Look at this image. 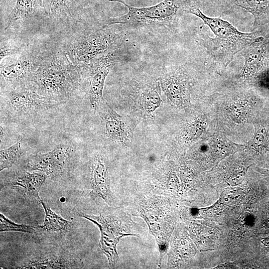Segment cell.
Returning <instances> with one entry per match:
<instances>
[{
	"mask_svg": "<svg viewBox=\"0 0 269 269\" xmlns=\"http://www.w3.org/2000/svg\"><path fill=\"white\" fill-rule=\"evenodd\" d=\"M82 68L74 65L61 50L43 51L31 82L40 95L52 99L67 98L78 88Z\"/></svg>",
	"mask_w": 269,
	"mask_h": 269,
	"instance_id": "cell-1",
	"label": "cell"
},
{
	"mask_svg": "<svg viewBox=\"0 0 269 269\" xmlns=\"http://www.w3.org/2000/svg\"><path fill=\"white\" fill-rule=\"evenodd\" d=\"M205 128L204 122L201 120H197L190 125L188 134L191 138L199 136L204 132Z\"/></svg>",
	"mask_w": 269,
	"mask_h": 269,
	"instance_id": "cell-27",
	"label": "cell"
},
{
	"mask_svg": "<svg viewBox=\"0 0 269 269\" xmlns=\"http://www.w3.org/2000/svg\"><path fill=\"white\" fill-rule=\"evenodd\" d=\"M119 50L118 48L97 57L84 67L89 70L88 95L91 107L94 109L97 108L103 99L105 81L111 70L120 60Z\"/></svg>",
	"mask_w": 269,
	"mask_h": 269,
	"instance_id": "cell-7",
	"label": "cell"
},
{
	"mask_svg": "<svg viewBox=\"0 0 269 269\" xmlns=\"http://www.w3.org/2000/svg\"><path fill=\"white\" fill-rule=\"evenodd\" d=\"M21 140L0 151V171L10 167L22 154Z\"/></svg>",
	"mask_w": 269,
	"mask_h": 269,
	"instance_id": "cell-23",
	"label": "cell"
},
{
	"mask_svg": "<svg viewBox=\"0 0 269 269\" xmlns=\"http://www.w3.org/2000/svg\"><path fill=\"white\" fill-rule=\"evenodd\" d=\"M188 12L201 19L214 33V38L202 34L200 42L210 56L225 66L232 61L238 52L263 37L256 32H241L220 17L206 16L197 6L191 5Z\"/></svg>",
	"mask_w": 269,
	"mask_h": 269,
	"instance_id": "cell-2",
	"label": "cell"
},
{
	"mask_svg": "<svg viewBox=\"0 0 269 269\" xmlns=\"http://www.w3.org/2000/svg\"><path fill=\"white\" fill-rule=\"evenodd\" d=\"M159 82L162 91L172 104L180 108L189 105L190 82L182 69L167 71L160 77Z\"/></svg>",
	"mask_w": 269,
	"mask_h": 269,
	"instance_id": "cell-9",
	"label": "cell"
},
{
	"mask_svg": "<svg viewBox=\"0 0 269 269\" xmlns=\"http://www.w3.org/2000/svg\"><path fill=\"white\" fill-rule=\"evenodd\" d=\"M124 34L122 31L107 25L72 40L62 50L74 65L82 69L94 58L120 48Z\"/></svg>",
	"mask_w": 269,
	"mask_h": 269,
	"instance_id": "cell-5",
	"label": "cell"
},
{
	"mask_svg": "<svg viewBox=\"0 0 269 269\" xmlns=\"http://www.w3.org/2000/svg\"><path fill=\"white\" fill-rule=\"evenodd\" d=\"M145 204L139 209V215L147 224L150 233L154 236L159 251V266L161 264L163 256L168 245V233L167 230L166 212L163 211V205L158 202Z\"/></svg>",
	"mask_w": 269,
	"mask_h": 269,
	"instance_id": "cell-10",
	"label": "cell"
},
{
	"mask_svg": "<svg viewBox=\"0 0 269 269\" xmlns=\"http://www.w3.org/2000/svg\"><path fill=\"white\" fill-rule=\"evenodd\" d=\"M97 108L106 134L114 141L130 146L133 139L134 123L117 114L104 99Z\"/></svg>",
	"mask_w": 269,
	"mask_h": 269,
	"instance_id": "cell-8",
	"label": "cell"
},
{
	"mask_svg": "<svg viewBox=\"0 0 269 269\" xmlns=\"http://www.w3.org/2000/svg\"><path fill=\"white\" fill-rule=\"evenodd\" d=\"M159 82H148L140 89L139 100L142 110L146 115H153L155 110L160 105L162 100L160 96Z\"/></svg>",
	"mask_w": 269,
	"mask_h": 269,
	"instance_id": "cell-19",
	"label": "cell"
},
{
	"mask_svg": "<svg viewBox=\"0 0 269 269\" xmlns=\"http://www.w3.org/2000/svg\"><path fill=\"white\" fill-rule=\"evenodd\" d=\"M40 203L45 212L43 224L38 226L41 231L49 233H63L71 229L73 224L72 222L65 219L56 213L42 200Z\"/></svg>",
	"mask_w": 269,
	"mask_h": 269,
	"instance_id": "cell-20",
	"label": "cell"
},
{
	"mask_svg": "<svg viewBox=\"0 0 269 269\" xmlns=\"http://www.w3.org/2000/svg\"><path fill=\"white\" fill-rule=\"evenodd\" d=\"M232 0L234 1L235 0Z\"/></svg>",
	"mask_w": 269,
	"mask_h": 269,
	"instance_id": "cell-29",
	"label": "cell"
},
{
	"mask_svg": "<svg viewBox=\"0 0 269 269\" xmlns=\"http://www.w3.org/2000/svg\"><path fill=\"white\" fill-rule=\"evenodd\" d=\"M69 149L58 147L52 151L33 156L27 166L31 170H38L48 176L54 175L64 167L69 156Z\"/></svg>",
	"mask_w": 269,
	"mask_h": 269,
	"instance_id": "cell-14",
	"label": "cell"
},
{
	"mask_svg": "<svg viewBox=\"0 0 269 269\" xmlns=\"http://www.w3.org/2000/svg\"><path fill=\"white\" fill-rule=\"evenodd\" d=\"M43 10L42 0H17L13 9L7 17L5 30L20 20L29 19Z\"/></svg>",
	"mask_w": 269,
	"mask_h": 269,
	"instance_id": "cell-17",
	"label": "cell"
},
{
	"mask_svg": "<svg viewBox=\"0 0 269 269\" xmlns=\"http://www.w3.org/2000/svg\"><path fill=\"white\" fill-rule=\"evenodd\" d=\"M261 171L265 178L269 181V169H262Z\"/></svg>",
	"mask_w": 269,
	"mask_h": 269,
	"instance_id": "cell-28",
	"label": "cell"
},
{
	"mask_svg": "<svg viewBox=\"0 0 269 269\" xmlns=\"http://www.w3.org/2000/svg\"><path fill=\"white\" fill-rule=\"evenodd\" d=\"M79 216L92 222L99 228V245L111 267H114L119 260L117 245L120 240L126 236H140L138 225L133 221L130 215L123 211L104 212L98 216L81 213Z\"/></svg>",
	"mask_w": 269,
	"mask_h": 269,
	"instance_id": "cell-4",
	"label": "cell"
},
{
	"mask_svg": "<svg viewBox=\"0 0 269 269\" xmlns=\"http://www.w3.org/2000/svg\"><path fill=\"white\" fill-rule=\"evenodd\" d=\"M44 51L38 48L26 47L14 62L0 67L1 83L13 87L31 82L40 63Z\"/></svg>",
	"mask_w": 269,
	"mask_h": 269,
	"instance_id": "cell-6",
	"label": "cell"
},
{
	"mask_svg": "<svg viewBox=\"0 0 269 269\" xmlns=\"http://www.w3.org/2000/svg\"><path fill=\"white\" fill-rule=\"evenodd\" d=\"M121 3L127 6V14L110 18L107 25L126 24L133 27H157L173 25L184 12H188L191 5L189 0H163L149 7H135L122 0H109Z\"/></svg>",
	"mask_w": 269,
	"mask_h": 269,
	"instance_id": "cell-3",
	"label": "cell"
},
{
	"mask_svg": "<svg viewBox=\"0 0 269 269\" xmlns=\"http://www.w3.org/2000/svg\"><path fill=\"white\" fill-rule=\"evenodd\" d=\"M16 231L27 233H32L35 231L33 226L19 224L11 221L5 217L2 213L0 214V232Z\"/></svg>",
	"mask_w": 269,
	"mask_h": 269,
	"instance_id": "cell-24",
	"label": "cell"
},
{
	"mask_svg": "<svg viewBox=\"0 0 269 269\" xmlns=\"http://www.w3.org/2000/svg\"><path fill=\"white\" fill-rule=\"evenodd\" d=\"M90 179L91 198L95 200L97 197H100L111 206L113 196L110 179L107 167L102 158L97 157L94 159L91 165Z\"/></svg>",
	"mask_w": 269,
	"mask_h": 269,
	"instance_id": "cell-16",
	"label": "cell"
},
{
	"mask_svg": "<svg viewBox=\"0 0 269 269\" xmlns=\"http://www.w3.org/2000/svg\"><path fill=\"white\" fill-rule=\"evenodd\" d=\"M26 46L18 45L1 39L0 46V61L5 57L17 53H21Z\"/></svg>",
	"mask_w": 269,
	"mask_h": 269,
	"instance_id": "cell-25",
	"label": "cell"
},
{
	"mask_svg": "<svg viewBox=\"0 0 269 269\" xmlns=\"http://www.w3.org/2000/svg\"><path fill=\"white\" fill-rule=\"evenodd\" d=\"M243 102H235L229 105L228 112L234 121L242 122L248 114V108Z\"/></svg>",
	"mask_w": 269,
	"mask_h": 269,
	"instance_id": "cell-26",
	"label": "cell"
},
{
	"mask_svg": "<svg viewBox=\"0 0 269 269\" xmlns=\"http://www.w3.org/2000/svg\"><path fill=\"white\" fill-rule=\"evenodd\" d=\"M234 1L253 15V29L269 23V0H235Z\"/></svg>",
	"mask_w": 269,
	"mask_h": 269,
	"instance_id": "cell-18",
	"label": "cell"
},
{
	"mask_svg": "<svg viewBox=\"0 0 269 269\" xmlns=\"http://www.w3.org/2000/svg\"><path fill=\"white\" fill-rule=\"evenodd\" d=\"M82 266L77 258L64 254H47L31 257L11 268L21 269H76Z\"/></svg>",
	"mask_w": 269,
	"mask_h": 269,
	"instance_id": "cell-15",
	"label": "cell"
},
{
	"mask_svg": "<svg viewBox=\"0 0 269 269\" xmlns=\"http://www.w3.org/2000/svg\"><path fill=\"white\" fill-rule=\"evenodd\" d=\"M244 49L245 63L239 77L243 79H257L265 69L268 56L267 42L263 37Z\"/></svg>",
	"mask_w": 269,
	"mask_h": 269,
	"instance_id": "cell-12",
	"label": "cell"
},
{
	"mask_svg": "<svg viewBox=\"0 0 269 269\" xmlns=\"http://www.w3.org/2000/svg\"><path fill=\"white\" fill-rule=\"evenodd\" d=\"M7 105L14 113L27 116L37 113L50 102L52 98L38 94L34 88L17 87L7 97Z\"/></svg>",
	"mask_w": 269,
	"mask_h": 269,
	"instance_id": "cell-11",
	"label": "cell"
},
{
	"mask_svg": "<svg viewBox=\"0 0 269 269\" xmlns=\"http://www.w3.org/2000/svg\"><path fill=\"white\" fill-rule=\"evenodd\" d=\"M43 9L52 20H66L72 17V0H42Z\"/></svg>",
	"mask_w": 269,
	"mask_h": 269,
	"instance_id": "cell-21",
	"label": "cell"
},
{
	"mask_svg": "<svg viewBox=\"0 0 269 269\" xmlns=\"http://www.w3.org/2000/svg\"><path fill=\"white\" fill-rule=\"evenodd\" d=\"M251 148L258 155L265 156L269 153V129L263 124H259L250 143Z\"/></svg>",
	"mask_w": 269,
	"mask_h": 269,
	"instance_id": "cell-22",
	"label": "cell"
},
{
	"mask_svg": "<svg viewBox=\"0 0 269 269\" xmlns=\"http://www.w3.org/2000/svg\"><path fill=\"white\" fill-rule=\"evenodd\" d=\"M48 176L42 172L20 171L7 181L5 185L16 190L25 199L40 203V189Z\"/></svg>",
	"mask_w": 269,
	"mask_h": 269,
	"instance_id": "cell-13",
	"label": "cell"
}]
</instances>
